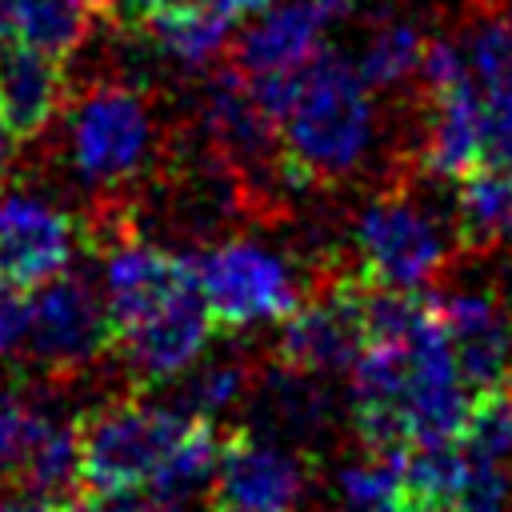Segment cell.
Here are the masks:
<instances>
[{"label":"cell","instance_id":"cell-1","mask_svg":"<svg viewBox=\"0 0 512 512\" xmlns=\"http://www.w3.org/2000/svg\"><path fill=\"white\" fill-rule=\"evenodd\" d=\"M376 128L372 88L340 48H316L292 112L280 120V176L292 188L344 180L368 152Z\"/></svg>","mask_w":512,"mask_h":512},{"label":"cell","instance_id":"cell-2","mask_svg":"<svg viewBox=\"0 0 512 512\" xmlns=\"http://www.w3.org/2000/svg\"><path fill=\"white\" fill-rule=\"evenodd\" d=\"M72 424L80 448V484L136 492L156 480L192 416L180 408L144 404L140 396H120L72 416Z\"/></svg>","mask_w":512,"mask_h":512},{"label":"cell","instance_id":"cell-3","mask_svg":"<svg viewBox=\"0 0 512 512\" xmlns=\"http://www.w3.org/2000/svg\"><path fill=\"white\" fill-rule=\"evenodd\" d=\"M160 156L152 108L124 84H96L68 108V160L104 200L140 184Z\"/></svg>","mask_w":512,"mask_h":512},{"label":"cell","instance_id":"cell-4","mask_svg":"<svg viewBox=\"0 0 512 512\" xmlns=\"http://www.w3.org/2000/svg\"><path fill=\"white\" fill-rule=\"evenodd\" d=\"M364 292L368 284L356 272L324 268L304 300L284 316L276 336V364L304 376L344 372L368 344L364 328Z\"/></svg>","mask_w":512,"mask_h":512},{"label":"cell","instance_id":"cell-5","mask_svg":"<svg viewBox=\"0 0 512 512\" xmlns=\"http://www.w3.org/2000/svg\"><path fill=\"white\" fill-rule=\"evenodd\" d=\"M356 276L368 288H424L448 260L444 224L408 192H380L352 228Z\"/></svg>","mask_w":512,"mask_h":512},{"label":"cell","instance_id":"cell-6","mask_svg":"<svg viewBox=\"0 0 512 512\" xmlns=\"http://www.w3.org/2000/svg\"><path fill=\"white\" fill-rule=\"evenodd\" d=\"M192 264H196V280L212 312V324L220 332L284 320L308 292L272 248L240 236L212 244Z\"/></svg>","mask_w":512,"mask_h":512},{"label":"cell","instance_id":"cell-7","mask_svg":"<svg viewBox=\"0 0 512 512\" xmlns=\"http://www.w3.org/2000/svg\"><path fill=\"white\" fill-rule=\"evenodd\" d=\"M28 360L44 372V380H72L92 368L104 352H112V324L104 308V292L92 288L84 272H60L36 288L28 300Z\"/></svg>","mask_w":512,"mask_h":512},{"label":"cell","instance_id":"cell-8","mask_svg":"<svg viewBox=\"0 0 512 512\" xmlns=\"http://www.w3.org/2000/svg\"><path fill=\"white\" fill-rule=\"evenodd\" d=\"M196 124L204 144L224 156L248 196H268L280 176V128L256 108L248 72L240 64H216L196 88ZM284 180V176H280Z\"/></svg>","mask_w":512,"mask_h":512},{"label":"cell","instance_id":"cell-9","mask_svg":"<svg viewBox=\"0 0 512 512\" xmlns=\"http://www.w3.org/2000/svg\"><path fill=\"white\" fill-rule=\"evenodd\" d=\"M312 480V456L228 428L208 480V512H296Z\"/></svg>","mask_w":512,"mask_h":512},{"label":"cell","instance_id":"cell-10","mask_svg":"<svg viewBox=\"0 0 512 512\" xmlns=\"http://www.w3.org/2000/svg\"><path fill=\"white\" fill-rule=\"evenodd\" d=\"M84 228L76 216L36 192H0V280L36 292L68 272Z\"/></svg>","mask_w":512,"mask_h":512},{"label":"cell","instance_id":"cell-11","mask_svg":"<svg viewBox=\"0 0 512 512\" xmlns=\"http://www.w3.org/2000/svg\"><path fill=\"white\" fill-rule=\"evenodd\" d=\"M212 328L216 324H212V312H208L200 280H196L176 300H168L160 312H152L144 324L124 332L112 344V352L124 360L132 388H156V384L184 376L200 360Z\"/></svg>","mask_w":512,"mask_h":512},{"label":"cell","instance_id":"cell-12","mask_svg":"<svg viewBox=\"0 0 512 512\" xmlns=\"http://www.w3.org/2000/svg\"><path fill=\"white\" fill-rule=\"evenodd\" d=\"M192 284H196V264L188 256L164 252L136 236L104 252V308L112 324V344Z\"/></svg>","mask_w":512,"mask_h":512},{"label":"cell","instance_id":"cell-13","mask_svg":"<svg viewBox=\"0 0 512 512\" xmlns=\"http://www.w3.org/2000/svg\"><path fill=\"white\" fill-rule=\"evenodd\" d=\"M436 316L464 384L476 392L512 384V316L492 292L436 296Z\"/></svg>","mask_w":512,"mask_h":512},{"label":"cell","instance_id":"cell-14","mask_svg":"<svg viewBox=\"0 0 512 512\" xmlns=\"http://www.w3.org/2000/svg\"><path fill=\"white\" fill-rule=\"evenodd\" d=\"M64 92L68 76L60 56L24 40L0 44V120L16 140H36L40 132H48V124L64 108Z\"/></svg>","mask_w":512,"mask_h":512},{"label":"cell","instance_id":"cell-15","mask_svg":"<svg viewBox=\"0 0 512 512\" xmlns=\"http://www.w3.org/2000/svg\"><path fill=\"white\" fill-rule=\"evenodd\" d=\"M324 24H328V16L316 0H272L236 36L232 64H240L244 72L300 68L320 48V28Z\"/></svg>","mask_w":512,"mask_h":512},{"label":"cell","instance_id":"cell-16","mask_svg":"<svg viewBox=\"0 0 512 512\" xmlns=\"http://www.w3.org/2000/svg\"><path fill=\"white\" fill-rule=\"evenodd\" d=\"M420 164L428 176L460 180L480 168V84L464 80L456 88L428 96V120L420 140Z\"/></svg>","mask_w":512,"mask_h":512},{"label":"cell","instance_id":"cell-17","mask_svg":"<svg viewBox=\"0 0 512 512\" xmlns=\"http://www.w3.org/2000/svg\"><path fill=\"white\" fill-rule=\"evenodd\" d=\"M452 236L464 252L512 248V168H472L460 176Z\"/></svg>","mask_w":512,"mask_h":512},{"label":"cell","instance_id":"cell-18","mask_svg":"<svg viewBox=\"0 0 512 512\" xmlns=\"http://www.w3.org/2000/svg\"><path fill=\"white\" fill-rule=\"evenodd\" d=\"M232 16H224L216 4L208 0H192L184 8H172V12H160L144 24L156 56L164 60H176L180 68H208L224 48H228V36H232Z\"/></svg>","mask_w":512,"mask_h":512},{"label":"cell","instance_id":"cell-19","mask_svg":"<svg viewBox=\"0 0 512 512\" xmlns=\"http://www.w3.org/2000/svg\"><path fill=\"white\" fill-rule=\"evenodd\" d=\"M56 424L44 396H36L24 384H0V484H20V472L36 444Z\"/></svg>","mask_w":512,"mask_h":512},{"label":"cell","instance_id":"cell-20","mask_svg":"<svg viewBox=\"0 0 512 512\" xmlns=\"http://www.w3.org/2000/svg\"><path fill=\"white\" fill-rule=\"evenodd\" d=\"M220 444H224V432L212 424V416H192L180 444L172 448V456L164 460V468L156 472V480L148 488L160 500H184V496L200 492L216 472Z\"/></svg>","mask_w":512,"mask_h":512},{"label":"cell","instance_id":"cell-21","mask_svg":"<svg viewBox=\"0 0 512 512\" xmlns=\"http://www.w3.org/2000/svg\"><path fill=\"white\" fill-rule=\"evenodd\" d=\"M420 52H424L420 28H416L412 20L384 16V20L372 28V36H368V44H364L356 68H360V76H364V84H368L372 92H384V88L404 84V80L416 72Z\"/></svg>","mask_w":512,"mask_h":512},{"label":"cell","instance_id":"cell-22","mask_svg":"<svg viewBox=\"0 0 512 512\" xmlns=\"http://www.w3.org/2000/svg\"><path fill=\"white\" fill-rule=\"evenodd\" d=\"M92 16H100L92 0H20L16 40L36 44L64 60L88 36Z\"/></svg>","mask_w":512,"mask_h":512},{"label":"cell","instance_id":"cell-23","mask_svg":"<svg viewBox=\"0 0 512 512\" xmlns=\"http://www.w3.org/2000/svg\"><path fill=\"white\" fill-rule=\"evenodd\" d=\"M456 444L464 448L468 460L508 464L512 460V392L508 388H480L468 400Z\"/></svg>","mask_w":512,"mask_h":512},{"label":"cell","instance_id":"cell-24","mask_svg":"<svg viewBox=\"0 0 512 512\" xmlns=\"http://www.w3.org/2000/svg\"><path fill=\"white\" fill-rule=\"evenodd\" d=\"M248 388H252L248 360H212V364H204L180 380L176 404L188 416H216V412L232 408Z\"/></svg>","mask_w":512,"mask_h":512},{"label":"cell","instance_id":"cell-25","mask_svg":"<svg viewBox=\"0 0 512 512\" xmlns=\"http://www.w3.org/2000/svg\"><path fill=\"white\" fill-rule=\"evenodd\" d=\"M468 64L480 88L512 84V20H484L468 40Z\"/></svg>","mask_w":512,"mask_h":512},{"label":"cell","instance_id":"cell-26","mask_svg":"<svg viewBox=\"0 0 512 512\" xmlns=\"http://www.w3.org/2000/svg\"><path fill=\"white\" fill-rule=\"evenodd\" d=\"M480 164L512 168V84L480 88Z\"/></svg>","mask_w":512,"mask_h":512},{"label":"cell","instance_id":"cell-27","mask_svg":"<svg viewBox=\"0 0 512 512\" xmlns=\"http://www.w3.org/2000/svg\"><path fill=\"white\" fill-rule=\"evenodd\" d=\"M300 84H304V64L300 68H260V72H248V92H252L256 108L276 128L292 112V104L300 96Z\"/></svg>","mask_w":512,"mask_h":512},{"label":"cell","instance_id":"cell-28","mask_svg":"<svg viewBox=\"0 0 512 512\" xmlns=\"http://www.w3.org/2000/svg\"><path fill=\"white\" fill-rule=\"evenodd\" d=\"M416 76L424 84V92H444V88H456L464 80H472V64H468V52L452 40H424V52H420V64H416Z\"/></svg>","mask_w":512,"mask_h":512},{"label":"cell","instance_id":"cell-29","mask_svg":"<svg viewBox=\"0 0 512 512\" xmlns=\"http://www.w3.org/2000/svg\"><path fill=\"white\" fill-rule=\"evenodd\" d=\"M508 496H512V476L504 464H484L472 460L468 484L460 492L456 512H508Z\"/></svg>","mask_w":512,"mask_h":512},{"label":"cell","instance_id":"cell-30","mask_svg":"<svg viewBox=\"0 0 512 512\" xmlns=\"http://www.w3.org/2000/svg\"><path fill=\"white\" fill-rule=\"evenodd\" d=\"M28 332V296L24 288H12L0 280V356L16 352Z\"/></svg>","mask_w":512,"mask_h":512},{"label":"cell","instance_id":"cell-31","mask_svg":"<svg viewBox=\"0 0 512 512\" xmlns=\"http://www.w3.org/2000/svg\"><path fill=\"white\" fill-rule=\"evenodd\" d=\"M56 512H140L132 492H108V488H84L80 496H64Z\"/></svg>","mask_w":512,"mask_h":512},{"label":"cell","instance_id":"cell-32","mask_svg":"<svg viewBox=\"0 0 512 512\" xmlns=\"http://www.w3.org/2000/svg\"><path fill=\"white\" fill-rule=\"evenodd\" d=\"M184 4H192V0H112L108 12H112L124 28H144L152 16L172 12V8H184Z\"/></svg>","mask_w":512,"mask_h":512},{"label":"cell","instance_id":"cell-33","mask_svg":"<svg viewBox=\"0 0 512 512\" xmlns=\"http://www.w3.org/2000/svg\"><path fill=\"white\" fill-rule=\"evenodd\" d=\"M0 512H56V504H52L48 496L20 492V496H4V500H0Z\"/></svg>","mask_w":512,"mask_h":512},{"label":"cell","instance_id":"cell-34","mask_svg":"<svg viewBox=\"0 0 512 512\" xmlns=\"http://www.w3.org/2000/svg\"><path fill=\"white\" fill-rule=\"evenodd\" d=\"M208 4H216L224 16H232V20H244V16H256L260 8H268L272 0H208Z\"/></svg>","mask_w":512,"mask_h":512},{"label":"cell","instance_id":"cell-35","mask_svg":"<svg viewBox=\"0 0 512 512\" xmlns=\"http://www.w3.org/2000/svg\"><path fill=\"white\" fill-rule=\"evenodd\" d=\"M16 28H20V0H0V44L16 40Z\"/></svg>","mask_w":512,"mask_h":512},{"label":"cell","instance_id":"cell-36","mask_svg":"<svg viewBox=\"0 0 512 512\" xmlns=\"http://www.w3.org/2000/svg\"><path fill=\"white\" fill-rule=\"evenodd\" d=\"M12 160H16V136H12V128L0 120V180H4V172L12 168Z\"/></svg>","mask_w":512,"mask_h":512},{"label":"cell","instance_id":"cell-37","mask_svg":"<svg viewBox=\"0 0 512 512\" xmlns=\"http://www.w3.org/2000/svg\"><path fill=\"white\" fill-rule=\"evenodd\" d=\"M372 512H400V504L392 500V504H380V508H372Z\"/></svg>","mask_w":512,"mask_h":512},{"label":"cell","instance_id":"cell-38","mask_svg":"<svg viewBox=\"0 0 512 512\" xmlns=\"http://www.w3.org/2000/svg\"><path fill=\"white\" fill-rule=\"evenodd\" d=\"M92 4H96V12H100V16H108V4H112V0H92Z\"/></svg>","mask_w":512,"mask_h":512}]
</instances>
